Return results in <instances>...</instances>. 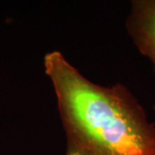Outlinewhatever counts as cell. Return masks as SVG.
<instances>
[{"mask_svg":"<svg viewBox=\"0 0 155 155\" xmlns=\"http://www.w3.org/2000/svg\"><path fill=\"white\" fill-rule=\"evenodd\" d=\"M126 27L135 47L149 60L155 73V0H133Z\"/></svg>","mask_w":155,"mask_h":155,"instance_id":"obj_2","label":"cell"},{"mask_svg":"<svg viewBox=\"0 0 155 155\" xmlns=\"http://www.w3.org/2000/svg\"><path fill=\"white\" fill-rule=\"evenodd\" d=\"M153 109H154V110H155V105L153 106Z\"/></svg>","mask_w":155,"mask_h":155,"instance_id":"obj_4","label":"cell"},{"mask_svg":"<svg viewBox=\"0 0 155 155\" xmlns=\"http://www.w3.org/2000/svg\"><path fill=\"white\" fill-rule=\"evenodd\" d=\"M67 155H85L81 150L77 148L75 146H73L71 143L67 142Z\"/></svg>","mask_w":155,"mask_h":155,"instance_id":"obj_3","label":"cell"},{"mask_svg":"<svg viewBox=\"0 0 155 155\" xmlns=\"http://www.w3.org/2000/svg\"><path fill=\"white\" fill-rule=\"evenodd\" d=\"M67 142L85 155H155V126L130 91L85 78L60 51L44 56Z\"/></svg>","mask_w":155,"mask_h":155,"instance_id":"obj_1","label":"cell"}]
</instances>
